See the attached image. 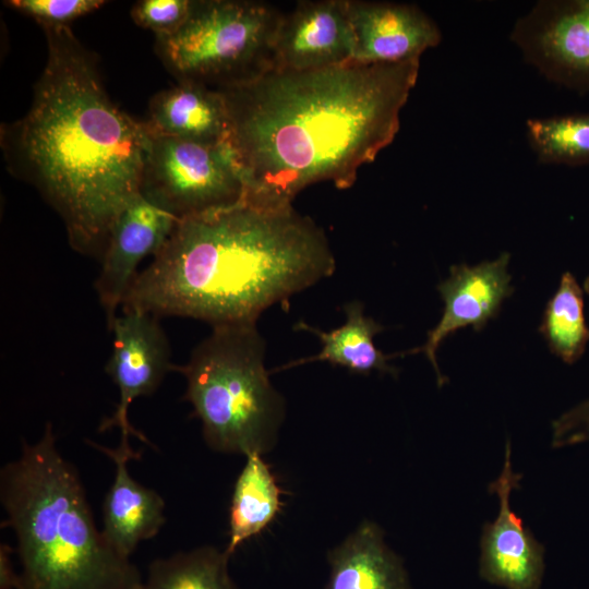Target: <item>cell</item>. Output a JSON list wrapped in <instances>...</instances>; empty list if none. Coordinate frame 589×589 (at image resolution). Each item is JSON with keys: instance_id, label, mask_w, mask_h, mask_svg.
I'll list each match as a JSON object with an SVG mask.
<instances>
[{"instance_id": "15", "label": "cell", "mask_w": 589, "mask_h": 589, "mask_svg": "<svg viewBox=\"0 0 589 589\" xmlns=\"http://www.w3.org/2000/svg\"><path fill=\"white\" fill-rule=\"evenodd\" d=\"M88 444L116 465L113 482L104 500L101 532L119 554L130 558L140 542L160 531L166 521L165 501L158 492L131 477L128 464L141 454L131 448L129 437H121L117 448L91 441Z\"/></svg>"}, {"instance_id": "7", "label": "cell", "mask_w": 589, "mask_h": 589, "mask_svg": "<svg viewBox=\"0 0 589 589\" xmlns=\"http://www.w3.org/2000/svg\"><path fill=\"white\" fill-rule=\"evenodd\" d=\"M140 193L180 220L236 205L247 188L228 142L204 144L149 133Z\"/></svg>"}, {"instance_id": "18", "label": "cell", "mask_w": 589, "mask_h": 589, "mask_svg": "<svg viewBox=\"0 0 589 589\" xmlns=\"http://www.w3.org/2000/svg\"><path fill=\"white\" fill-rule=\"evenodd\" d=\"M346 321L342 325L325 332L303 321L293 328L315 335L322 342V349L314 356L300 358L283 364L273 372L285 371L297 365L325 361L348 369L351 372L369 374L373 371L396 376L398 370L388 363L395 356L385 354L376 348L374 337L384 327L366 316L363 304L351 301L345 305Z\"/></svg>"}, {"instance_id": "21", "label": "cell", "mask_w": 589, "mask_h": 589, "mask_svg": "<svg viewBox=\"0 0 589 589\" xmlns=\"http://www.w3.org/2000/svg\"><path fill=\"white\" fill-rule=\"evenodd\" d=\"M584 306L582 287L572 273L565 272L546 303L539 332L550 351L567 364L581 358L589 341Z\"/></svg>"}, {"instance_id": "11", "label": "cell", "mask_w": 589, "mask_h": 589, "mask_svg": "<svg viewBox=\"0 0 589 589\" xmlns=\"http://www.w3.org/2000/svg\"><path fill=\"white\" fill-rule=\"evenodd\" d=\"M178 219L142 195L133 200L116 218L100 259L95 281L108 328L139 274L140 263L163 248Z\"/></svg>"}, {"instance_id": "12", "label": "cell", "mask_w": 589, "mask_h": 589, "mask_svg": "<svg viewBox=\"0 0 589 589\" xmlns=\"http://www.w3.org/2000/svg\"><path fill=\"white\" fill-rule=\"evenodd\" d=\"M347 0L299 1L281 13L273 47V69L310 71L352 61ZM272 69V70H273Z\"/></svg>"}, {"instance_id": "17", "label": "cell", "mask_w": 589, "mask_h": 589, "mask_svg": "<svg viewBox=\"0 0 589 589\" xmlns=\"http://www.w3.org/2000/svg\"><path fill=\"white\" fill-rule=\"evenodd\" d=\"M326 589H411L402 560L374 522L363 521L328 552Z\"/></svg>"}, {"instance_id": "20", "label": "cell", "mask_w": 589, "mask_h": 589, "mask_svg": "<svg viewBox=\"0 0 589 589\" xmlns=\"http://www.w3.org/2000/svg\"><path fill=\"white\" fill-rule=\"evenodd\" d=\"M230 554L212 545L156 558L142 589H240L229 572Z\"/></svg>"}, {"instance_id": "10", "label": "cell", "mask_w": 589, "mask_h": 589, "mask_svg": "<svg viewBox=\"0 0 589 589\" xmlns=\"http://www.w3.org/2000/svg\"><path fill=\"white\" fill-rule=\"evenodd\" d=\"M521 474L515 473L507 442L501 474L489 485L497 495L500 510L486 524L481 537L479 575L485 581L505 589H540L544 575V549L512 510L510 493L519 486Z\"/></svg>"}, {"instance_id": "3", "label": "cell", "mask_w": 589, "mask_h": 589, "mask_svg": "<svg viewBox=\"0 0 589 589\" xmlns=\"http://www.w3.org/2000/svg\"><path fill=\"white\" fill-rule=\"evenodd\" d=\"M324 230L292 204L249 197L180 219L152 263L139 272L121 310L182 316L213 326L257 322L333 275Z\"/></svg>"}, {"instance_id": "8", "label": "cell", "mask_w": 589, "mask_h": 589, "mask_svg": "<svg viewBox=\"0 0 589 589\" xmlns=\"http://www.w3.org/2000/svg\"><path fill=\"white\" fill-rule=\"evenodd\" d=\"M510 40L548 81L589 93V0H541L520 16Z\"/></svg>"}, {"instance_id": "26", "label": "cell", "mask_w": 589, "mask_h": 589, "mask_svg": "<svg viewBox=\"0 0 589 589\" xmlns=\"http://www.w3.org/2000/svg\"><path fill=\"white\" fill-rule=\"evenodd\" d=\"M13 549L7 543L0 545V589H17L19 572L12 562Z\"/></svg>"}, {"instance_id": "4", "label": "cell", "mask_w": 589, "mask_h": 589, "mask_svg": "<svg viewBox=\"0 0 589 589\" xmlns=\"http://www.w3.org/2000/svg\"><path fill=\"white\" fill-rule=\"evenodd\" d=\"M20 562L17 589H142L143 577L98 530L81 477L47 423L0 471Z\"/></svg>"}, {"instance_id": "22", "label": "cell", "mask_w": 589, "mask_h": 589, "mask_svg": "<svg viewBox=\"0 0 589 589\" xmlns=\"http://www.w3.org/2000/svg\"><path fill=\"white\" fill-rule=\"evenodd\" d=\"M526 131L540 164L589 166V111L529 119Z\"/></svg>"}, {"instance_id": "13", "label": "cell", "mask_w": 589, "mask_h": 589, "mask_svg": "<svg viewBox=\"0 0 589 589\" xmlns=\"http://www.w3.org/2000/svg\"><path fill=\"white\" fill-rule=\"evenodd\" d=\"M352 33V61L363 64L420 60L442 40L437 24L418 5L389 1L347 0Z\"/></svg>"}, {"instance_id": "16", "label": "cell", "mask_w": 589, "mask_h": 589, "mask_svg": "<svg viewBox=\"0 0 589 589\" xmlns=\"http://www.w3.org/2000/svg\"><path fill=\"white\" fill-rule=\"evenodd\" d=\"M148 133L178 140L219 144L229 136V113L221 91L193 82H178L153 96Z\"/></svg>"}, {"instance_id": "24", "label": "cell", "mask_w": 589, "mask_h": 589, "mask_svg": "<svg viewBox=\"0 0 589 589\" xmlns=\"http://www.w3.org/2000/svg\"><path fill=\"white\" fill-rule=\"evenodd\" d=\"M193 0H141L131 9L135 24L152 31L156 38L175 34L187 21Z\"/></svg>"}, {"instance_id": "5", "label": "cell", "mask_w": 589, "mask_h": 589, "mask_svg": "<svg viewBox=\"0 0 589 589\" xmlns=\"http://www.w3.org/2000/svg\"><path fill=\"white\" fill-rule=\"evenodd\" d=\"M266 342L256 322L213 326L184 365V399L218 453L265 454L277 443L286 401L265 368Z\"/></svg>"}, {"instance_id": "14", "label": "cell", "mask_w": 589, "mask_h": 589, "mask_svg": "<svg viewBox=\"0 0 589 589\" xmlns=\"http://www.w3.org/2000/svg\"><path fill=\"white\" fill-rule=\"evenodd\" d=\"M509 253L503 252L496 260L476 266L453 265L449 277L437 286L444 301V312L431 330L426 341L406 353L423 352L433 365L438 386L446 382L440 372L436 350L440 344L457 329L471 325L476 332L497 316L501 305L514 292L512 277L507 272Z\"/></svg>"}, {"instance_id": "25", "label": "cell", "mask_w": 589, "mask_h": 589, "mask_svg": "<svg viewBox=\"0 0 589 589\" xmlns=\"http://www.w3.org/2000/svg\"><path fill=\"white\" fill-rule=\"evenodd\" d=\"M589 442V399L564 412L552 423L554 448Z\"/></svg>"}, {"instance_id": "23", "label": "cell", "mask_w": 589, "mask_h": 589, "mask_svg": "<svg viewBox=\"0 0 589 589\" xmlns=\"http://www.w3.org/2000/svg\"><path fill=\"white\" fill-rule=\"evenodd\" d=\"M34 19L41 27L61 28L105 4L103 0H10L4 2Z\"/></svg>"}, {"instance_id": "6", "label": "cell", "mask_w": 589, "mask_h": 589, "mask_svg": "<svg viewBox=\"0 0 589 589\" xmlns=\"http://www.w3.org/2000/svg\"><path fill=\"white\" fill-rule=\"evenodd\" d=\"M281 13L250 0H193L184 24L156 38V51L178 82L223 91L273 69Z\"/></svg>"}, {"instance_id": "2", "label": "cell", "mask_w": 589, "mask_h": 589, "mask_svg": "<svg viewBox=\"0 0 589 589\" xmlns=\"http://www.w3.org/2000/svg\"><path fill=\"white\" fill-rule=\"evenodd\" d=\"M44 32L47 62L33 103L2 128L1 144L10 171L60 215L71 247L100 260L116 218L141 195L149 133L112 103L70 27Z\"/></svg>"}, {"instance_id": "27", "label": "cell", "mask_w": 589, "mask_h": 589, "mask_svg": "<svg viewBox=\"0 0 589 589\" xmlns=\"http://www.w3.org/2000/svg\"><path fill=\"white\" fill-rule=\"evenodd\" d=\"M582 289H584V292L589 294V276L585 279Z\"/></svg>"}, {"instance_id": "19", "label": "cell", "mask_w": 589, "mask_h": 589, "mask_svg": "<svg viewBox=\"0 0 589 589\" xmlns=\"http://www.w3.org/2000/svg\"><path fill=\"white\" fill-rule=\"evenodd\" d=\"M237 478L229 510V541L226 551L231 555L248 539L261 533L280 508V490L261 454L245 456Z\"/></svg>"}, {"instance_id": "1", "label": "cell", "mask_w": 589, "mask_h": 589, "mask_svg": "<svg viewBox=\"0 0 589 589\" xmlns=\"http://www.w3.org/2000/svg\"><path fill=\"white\" fill-rule=\"evenodd\" d=\"M420 60L345 64L310 71L269 70L223 89L228 144L245 196L292 204L308 185L350 188L360 167L395 139Z\"/></svg>"}, {"instance_id": "9", "label": "cell", "mask_w": 589, "mask_h": 589, "mask_svg": "<svg viewBox=\"0 0 589 589\" xmlns=\"http://www.w3.org/2000/svg\"><path fill=\"white\" fill-rule=\"evenodd\" d=\"M109 327L113 342L106 373L119 389V402L111 417L99 425V431L121 430V437L135 436L152 445L146 436L129 421L133 400L156 392L166 374L176 371L171 362L168 338L159 317L137 310H121Z\"/></svg>"}]
</instances>
